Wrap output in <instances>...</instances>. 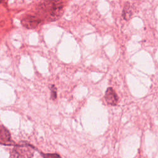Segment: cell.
<instances>
[{
  "label": "cell",
  "mask_w": 158,
  "mask_h": 158,
  "mask_svg": "<svg viewBox=\"0 0 158 158\" xmlns=\"http://www.w3.org/2000/svg\"><path fill=\"white\" fill-rule=\"evenodd\" d=\"M62 13L63 4L61 0H42L37 7V16L47 21L56 20Z\"/></svg>",
  "instance_id": "1"
},
{
  "label": "cell",
  "mask_w": 158,
  "mask_h": 158,
  "mask_svg": "<svg viewBox=\"0 0 158 158\" xmlns=\"http://www.w3.org/2000/svg\"><path fill=\"white\" fill-rule=\"evenodd\" d=\"M36 149L27 141H21L14 146L11 151L12 158H32Z\"/></svg>",
  "instance_id": "2"
},
{
  "label": "cell",
  "mask_w": 158,
  "mask_h": 158,
  "mask_svg": "<svg viewBox=\"0 0 158 158\" xmlns=\"http://www.w3.org/2000/svg\"><path fill=\"white\" fill-rule=\"evenodd\" d=\"M41 23V20L37 15H29L22 20V25L28 29L36 28Z\"/></svg>",
  "instance_id": "3"
},
{
  "label": "cell",
  "mask_w": 158,
  "mask_h": 158,
  "mask_svg": "<svg viewBox=\"0 0 158 158\" xmlns=\"http://www.w3.org/2000/svg\"><path fill=\"white\" fill-rule=\"evenodd\" d=\"M0 144L4 146H15L9 131L3 125H0Z\"/></svg>",
  "instance_id": "4"
},
{
  "label": "cell",
  "mask_w": 158,
  "mask_h": 158,
  "mask_svg": "<svg viewBox=\"0 0 158 158\" xmlns=\"http://www.w3.org/2000/svg\"><path fill=\"white\" fill-rule=\"evenodd\" d=\"M104 98L107 103L111 106H115L118 102V96L115 91L111 87L107 89L105 93Z\"/></svg>",
  "instance_id": "5"
},
{
  "label": "cell",
  "mask_w": 158,
  "mask_h": 158,
  "mask_svg": "<svg viewBox=\"0 0 158 158\" xmlns=\"http://www.w3.org/2000/svg\"><path fill=\"white\" fill-rule=\"evenodd\" d=\"M123 17H124L125 19H129L130 16L131 15V10L130 9V6L128 4H126L123 9Z\"/></svg>",
  "instance_id": "6"
},
{
  "label": "cell",
  "mask_w": 158,
  "mask_h": 158,
  "mask_svg": "<svg viewBox=\"0 0 158 158\" xmlns=\"http://www.w3.org/2000/svg\"><path fill=\"white\" fill-rule=\"evenodd\" d=\"M49 88L51 91V99L55 100L57 98V88L54 85H50Z\"/></svg>",
  "instance_id": "7"
},
{
  "label": "cell",
  "mask_w": 158,
  "mask_h": 158,
  "mask_svg": "<svg viewBox=\"0 0 158 158\" xmlns=\"http://www.w3.org/2000/svg\"><path fill=\"white\" fill-rule=\"evenodd\" d=\"M41 155L43 158H61L59 154L57 153H43L41 152Z\"/></svg>",
  "instance_id": "8"
},
{
  "label": "cell",
  "mask_w": 158,
  "mask_h": 158,
  "mask_svg": "<svg viewBox=\"0 0 158 158\" xmlns=\"http://www.w3.org/2000/svg\"><path fill=\"white\" fill-rule=\"evenodd\" d=\"M3 1H4V0H0V3H1V2H2Z\"/></svg>",
  "instance_id": "9"
}]
</instances>
